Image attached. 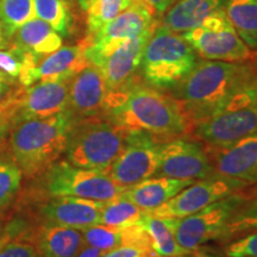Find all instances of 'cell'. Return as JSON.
<instances>
[{
    "instance_id": "cell-7",
    "label": "cell",
    "mask_w": 257,
    "mask_h": 257,
    "mask_svg": "<svg viewBox=\"0 0 257 257\" xmlns=\"http://www.w3.org/2000/svg\"><path fill=\"white\" fill-rule=\"evenodd\" d=\"M41 192L48 198L79 197L107 202L120 197L127 187L117 185L107 173L80 168L61 161L40 175Z\"/></svg>"
},
{
    "instance_id": "cell-14",
    "label": "cell",
    "mask_w": 257,
    "mask_h": 257,
    "mask_svg": "<svg viewBox=\"0 0 257 257\" xmlns=\"http://www.w3.org/2000/svg\"><path fill=\"white\" fill-rule=\"evenodd\" d=\"M157 174L182 180H204L216 173L208 150L201 144L173 138L161 146Z\"/></svg>"
},
{
    "instance_id": "cell-27",
    "label": "cell",
    "mask_w": 257,
    "mask_h": 257,
    "mask_svg": "<svg viewBox=\"0 0 257 257\" xmlns=\"http://www.w3.org/2000/svg\"><path fill=\"white\" fill-rule=\"evenodd\" d=\"M34 17V0H0V27L6 40Z\"/></svg>"
},
{
    "instance_id": "cell-24",
    "label": "cell",
    "mask_w": 257,
    "mask_h": 257,
    "mask_svg": "<svg viewBox=\"0 0 257 257\" xmlns=\"http://www.w3.org/2000/svg\"><path fill=\"white\" fill-rule=\"evenodd\" d=\"M175 220L176 218H161L144 213L140 221L149 234L154 251L159 257H179L187 253L176 242Z\"/></svg>"
},
{
    "instance_id": "cell-44",
    "label": "cell",
    "mask_w": 257,
    "mask_h": 257,
    "mask_svg": "<svg viewBox=\"0 0 257 257\" xmlns=\"http://www.w3.org/2000/svg\"><path fill=\"white\" fill-rule=\"evenodd\" d=\"M4 35H3V31H2V27H0V48H3L5 46V42H4Z\"/></svg>"
},
{
    "instance_id": "cell-18",
    "label": "cell",
    "mask_w": 257,
    "mask_h": 257,
    "mask_svg": "<svg viewBox=\"0 0 257 257\" xmlns=\"http://www.w3.org/2000/svg\"><path fill=\"white\" fill-rule=\"evenodd\" d=\"M207 150L216 175L257 184V131L230 146Z\"/></svg>"
},
{
    "instance_id": "cell-2",
    "label": "cell",
    "mask_w": 257,
    "mask_h": 257,
    "mask_svg": "<svg viewBox=\"0 0 257 257\" xmlns=\"http://www.w3.org/2000/svg\"><path fill=\"white\" fill-rule=\"evenodd\" d=\"M246 83L245 63L200 61L172 87V96L192 126L206 119L230 100Z\"/></svg>"
},
{
    "instance_id": "cell-25",
    "label": "cell",
    "mask_w": 257,
    "mask_h": 257,
    "mask_svg": "<svg viewBox=\"0 0 257 257\" xmlns=\"http://www.w3.org/2000/svg\"><path fill=\"white\" fill-rule=\"evenodd\" d=\"M224 10L240 40L257 49V0H226Z\"/></svg>"
},
{
    "instance_id": "cell-30",
    "label": "cell",
    "mask_w": 257,
    "mask_h": 257,
    "mask_svg": "<svg viewBox=\"0 0 257 257\" xmlns=\"http://www.w3.org/2000/svg\"><path fill=\"white\" fill-rule=\"evenodd\" d=\"M23 173L11 156H0V210L4 211L17 197Z\"/></svg>"
},
{
    "instance_id": "cell-38",
    "label": "cell",
    "mask_w": 257,
    "mask_h": 257,
    "mask_svg": "<svg viewBox=\"0 0 257 257\" xmlns=\"http://www.w3.org/2000/svg\"><path fill=\"white\" fill-rule=\"evenodd\" d=\"M246 67V83L245 86L252 91L257 93V55L251 57L248 63H245Z\"/></svg>"
},
{
    "instance_id": "cell-11",
    "label": "cell",
    "mask_w": 257,
    "mask_h": 257,
    "mask_svg": "<svg viewBox=\"0 0 257 257\" xmlns=\"http://www.w3.org/2000/svg\"><path fill=\"white\" fill-rule=\"evenodd\" d=\"M152 134L130 130L107 174L117 185L130 187L157 174L162 142Z\"/></svg>"
},
{
    "instance_id": "cell-42",
    "label": "cell",
    "mask_w": 257,
    "mask_h": 257,
    "mask_svg": "<svg viewBox=\"0 0 257 257\" xmlns=\"http://www.w3.org/2000/svg\"><path fill=\"white\" fill-rule=\"evenodd\" d=\"M179 257H218V256L213 255V253L202 252V251H195V250H193V251L187 252V253H184V255H181V256H179Z\"/></svg>"
},
{
    "instance_id": "cell-5",
    "label": "cell",
    "mask_w": 257,
    "mask_h": 257,
    "mask_svg": "<svg viewBox=\"0 0 257 257\" xmlns=\"http://www.w3.org/2000/svg\"><path fill=\"white\" fill-rule=\"evenodd\" d=\"M197 64V53L178 32L156 27L144 48L141 70L152 87L172 88Z\"/></svg>"
},
{
    "instance_id": "cell-4",
    "label": "cell",
    "mask_w": 257,
    "mask_h": 257,
    "mask_svg": "<svg viewBox=\"0 0 257 257\" xmlns=\"http://www.w3.org/2000/svg\"><path fill=\"white\" fill-rule=\"evenodd\" d=\"M127 130L104 117L74 120L64 149L66 161L80 168L107 173L124 147Z\"/></svg>"
},
{
    "instance_id": "cell-43",
    "label": "cell",
    "mask_w": 257,
    "mask_h": 257,
    "mask_svg": "<svg viewBox=\"0 0 257 257\" xmlns=\"http://www.w3.org/2000/svg\"><path fill=\"white\" fill-rule=\"evenodd\" d=\"M78 2H79L80 6H81L83 10H86V8H87V5H88V3H89V0H78Z\"/></svg>"
},
{
    "instance_id": "cell-16",
    "label": "cell",
    "mask_w": 257,
    "mask_h": 257,
    "mask_svg": "<svg viewBox=\"0 0 257 257\" xmlns=\"http://www.w3.org/2000/svg\"><path fill=\"white\" fill-rule=\"evenodd\" d=\"M154 30L155 27L123 42L92 63L100 69L110 92L118 91L135 81V74L141 67L144 48Z\"/></svg>"
},
{
    "instance_id": "cell-35",
    "label": "cell",
    "mask_w": 257,
    "mask_h": 257,
    "mask_svg": "<svg viewBox=\"0 0 257 257\" xmlns=\"http://www.w3.org/2000/svg\"><path fill=\"white\" fill-rule=\"evenodd\" d=\"M229 257H257V232L239 238L226 248Z\"/></svg>"
},
{
    "instance_id": "cell-10",
    "label": "cell",
    "mask_w": 257,
    "mask_h": 257,
    "mask_svg": "<svg viewBox=\"0 0 257 257\" xmlns=\"http://www.w3.org/2000/svg\"><path fill=\"white\" fill-rule=\"evenodd\" d=\"M69 80H49L22 86L3 101L11 115L12 125L66 112L68 110Z\"/></svg>"
},
{
    "instance_id": "cell-15",
    "label": "cell",
    "mask_w": 257,
    "mask_h": 257,
    "mask_svg": "<svg viewBox=\"0 0 257 257\" xmlns=\"http://www.w3.org/2000/svg\"><path fill=\"white\" fill-rule=\"evenodd\" d=\"M108 89L100 69L88 63L69 80L68 111L74 120L102 115Z\"/></svg>"
},
{
    "instance_id": "cell-47",
    "label": "cell",
    "mask_w": 257,
    "mask_h": 257,
    "mask_svg": "<svg viewBox=\"0 0 257 257\" xmlns=\"http://www.w3.org/2000/svg\"><path fill=\"white\" fill-rule=\"evenodd\" d=\"M68 2H72V0H68Z\"/></svg>"
},
{
    "instance_id": "cell-13",
    "label": "cell",
    "mask_w": 257,
    "mask_h": 257,
    "mask_svg": "<svg viewBox=\"0 0 257 257\" xmlns=\"http://www.w3.org/2000/svg\"><path fill=\"white\" fill-rule=\"evenodd\" d=\"M248 184L232 178L213 175L208 179L194 181L161 206L148 212L154 217L185 218L202 210L212 202L239 192Z\"/></svg>"
},
{
    "instance_id": "cell-36",
    "label": "cell",
    "mask_w": 257,
    "mask_h": 257,
    "mask_svg": "<svg viewBox=\"0 0 257 257\" xmlns=\"http://www.w3.org/2000/svg\"><path fill=\"white\" fill-rule=\"evenodd\" d=\"M105 257H159L152 245L142 244H121L111 251L106 252Z\"/></svg>"
},
{
    "instance_id": "cell-41",
    "label": "cell",
    "mask_w": 257,
    "mask_h": 257,
    "mask_svg": "<svg viewBox=\"0 0 257 257\" xmlns=\"http://www.w3.org/2000/svg\"><path fill=\"white\" fill-rule=\"evenodd\" d=\"M9 83H10V78L5 73H3L2 70H0V99L6 94V92H8Z\"/></svg>"
},
{
    "instance_id": "cell-21",
    "label": "cell",
    "mask_w": 257,
    "mask_h": 257,
    "mask_svg": "<svg viewBox=\"0 0 257 257\" xmlns=\"http://www.w3.org/2000/svg\"><path fill=\"white\" fill-rule=\"evenodd\" d=\"M42 257H75L85 246L82 231L42 224L30 237Z\"/></svg>"
},
{
    "instance_id": "cell-9",
    "label": "cell",
    "mask_w": 257,
    "mask_h": 257,
    "mask_svg": "<svg viewBox=\"0 0 257 257\" xmlns=\"http://www.w3.org/2000/svg\"><path fill=\"white\" fill-rule=\"evenodd\" d=\"M246 198L238 192L212 202L202 210L185 218H176L174 233L176 242L186 252L198 250L202 244L223 236L230 217Z\"/></svg>"
},
{
    "instance_id": "cell-12",
    "label": "cell",
    "mask_w": 257,
    "mask_h": 257,
    "mask_svg": "<svg viewBox=\"0 0 257 257\" xmlns=\"http://www.w3.org/2000/svg\"><path fill=\"white\" fill-rule=\"evenodd\" d=\"M154 27L153 10L142 0H133L128 8L85 42L86 59L89 63H94L123 42Z\"/></svg>"
},
{
    "instance_id": "cell-34",
    "label": "cell",
    "mask_w": 257,
    "mask_h": 257,
    "mask_svg": "<svg viewBox=\"0 0 257 257\" xmlns=\"http://www.w3.org/2000/svg\"><path fill=\"white\" fill-rule=\"evenodd\" d=\"M0 257H42V255L30 240L17 238L10 239L0 248Z\"/></svg>"
},
{
    "instance_id": "cell-31",
    "label": "cell",
    "mask_w": 257,
    "mask_h": 257,
    "mask_svg": "<svg viewBox=\"0 0 257 257\" xmlns=\"http://www.w3.org/2000/svg\"><path fill=\"white\" fill-rule=\"evenodd\" d=\"M85 245L93 246L108 252L123 243V227L111 226L105 224H95L81 230Z\"/></svg>"
},
{
    "instance_id": "cell-28",
    "label": "cell",
    "mask_w": 257,
    "mask_h": 257,
    "mask_svg": "<svg viewBox=\"0 0 257 257\" xmlns=\"http://www.w3.org/2000/svg\"><path fill=\"white\" fill-rule=\"evenodd\" d=\"M143 214L144 212L140 207L120 195L113 200L105 202L101 211L100 224L120 227L128 226L140 224Z\"/></svg>"
},
{
    "instance_id": "cell-37",
    "label": "cell",
    "mask_w": 257,
    "mask_h": 257,
    "mask_svg": "<svg viewBox=\"0 0 257 257\" xmlns=\"http://www.w3.org/2000/svg\"><path fill=\"white\" fill-rule=\"evenodd\" d=\"M12 125L11 115H10L9 111L6 110V107L3 102H0V143L4 142L6 135L10 134Z\"/></svg>"
},
{
    "instance_id": "cell-19",
    "label": "cell",
    "mask_w": 257,
    "mask_h": 257,
    "mask_svg": "<svg viewBox=\"0 0 257 257\" xmlns=\"http://www.w3.org/2000/svg\"><path fill=\"white\" fill-rule=\"evenodd\" d=\"M85 43L78 46L61 47L42 57L31 68L22 70L19 82L22 86H31L38 81L69 80L89 62L85 56Z\"/></svg>"
},
{
    "instance_id": "cell-40",
    "label": "cell",
    "mask_w": 257,
    "mask_h": 257,
    "mask_svg": "<svg viewBox=\"0 0 257 257\" xmlns=\"http://www.w3.org/2000/svg\"><path fill=\"white\" fill-rule=\"evenodd\" d=\"M105 255L106 252L102 251V250L93 248V246L89 245H85L75 257H105Z\"/></svg>"
},
{
    "instance_id": "cell-29",
    "label": "cell",
    "mask_w": 257,
    "mask_h": 257,
    "mask_svg": "<svg viewBox=\"0 0 257 257\" xmlns=\"http://www.w3.org/2000/svg\"><path fill=\"white\" fill-rule=\"evenodd\" d=\"M133 0H89L87 8V28L89 38L121 14Z\"/></svg>"
},
{
    "instance_id": "cell-46",
    "label": "cell",
    "mask_w": 257,
    "mask_h": 257,
    "mask_svg": "<svg viewBox=\"0 0 257 257\" xmlns=\"http://www.w3.org/2000/svg\"><path fill=\"white\" fill-rule=\"evenodd\" d=\"M3 245H4V244H0V248H2V246H3Z\"/></svg>"
},
{
    "instance_id": "cell-20",
    "label": "cell",
    "mask_w": 257,
    "mask_h": 257,
    "mask_svg": "<svg viewBox=\"0 0 257 257\" xmlns=\"http://www.w3.org/2000/svg\"><path fill=\"white\" fill-rule=\"evenodd\" d=\"M193 182L194 180L174 179L168 176L149 178L127 187L121 195L134 202L144 213H148L165 204Z\"/></svg>"
},
{
    "instance_id": "cell-1",
    "label": "cell",
    "mask_w": 257,
    "mask_h": 257,
    "mask_svg": "<svg viewBox=\"0 0 257 257\" xmlns=\"http://www.w3.org/2000/svg\"><path fill=\"white\" fill-rule=\"evenodd\" d=\"M104 117L125 130L172 140L191 133V121L172 95L136 81L108 93Z\"/></svg>"
},
{
    "instance_id": "cell-26",
    "label": "cell",
    "mask_w": 257,
    "mask_h": 257,
    "mask_svg": "<svg viewBox=\"0 0 257 257\" xmlns=\"http://www.w3.org/2000/svg\"><path fill=\"white\" fill-rule=\"evenodd\" d=\"M35 17L50 25L62 37L69 36L73 17L66 0H34Z\"/></svg>"
},
{
    "instance_id": "cell-22",
    "label": "cell",
    "mask_w": 257,
    "mask_h": 257,
    "mask_svg": "<svg viewBox=\"0 0 257 257\" xmlns=\"http://www.w3.org/2000/svg\"><path fill=\"white\" fill-rule=\"evenodd\" d=\"M12 38L15 49L38 61L62 47V36L36 17L22 25Z\"/></svg>"
},
{
    "instance_id": "cell-48",
    "label": "cell",
    "mask_w": 257,
    "mask_h": 257,
    "mask_svg": "<svg viewBox=\"0 0 257 257\" xmlns=\"http://www.w3.org/2000/svg\"><path fill=\"white\" fill-rule=\"evenodd\" d=\"M2 211H3V210H0V212H2Z\"/></svg>"
},
{
    "instance_id": "cell-17",
    "label": "cell",
    "mask_w": 257,
    "mask_h": 257,
    "mask_svg": "<svg viewBox=\"0 0 257 257\" xmlns=\"http://www.w3.org/2000/svg\"><path fill=\"white\" fill-rule=\"evenodd\" d=\"M105 202L79 197L48 198L40 205L37 214L42 224L85 230L100 224Z\"/></svg>"
},
{
    "instance_id": "cell-45",
    "label": "cell",
    "mask_w": 257,
    "mask_h": 257,
    "mask_svg": "<svg viewBox=\"0 0 257 257\" xmlns=\"http://www.w3.org/2000/svg\"><path fill=\"white\" fill-rule=\"evenodd\" d=\"M10 238L6 234H3V236H0V244H5L6 242H9Z\"/></svg>"
},
{
    "instance_id": "cell-33",
    "label": "cell",
    "mask_w": 257,
    "mask_h": 257,
    "mask_svg": "<svg viewBox=\"0 0 257 257\" xmlns=\"http://www.w3.org/2000/svg\"><path fill=\"white\" fill-rule=\"evenodd\" d=\"M25 54L15 49L0 50V70L5 73L10 79H18L23 70Z\"/></svg>"
},
{
    "instance_id": "cell-23",
    "label": "cell",
    "mask_w": 257,
    "mask_h": 257,
    "mask_svg": "<svg viewBox=\"0 0 257 257\" xmlns=\"http://www.w3.org/2000/svg\"><path fill=\"white\" fill-rule=\"evenodd\" d=\"M226 0H175L165 12L163 25L173 32L184 34L198 28L205 19L224 10Z\"/></svg>"
},
{
    "instance_id": "cell-6",
    "label": "cell",
    "mask_w": 257,
    "mask_h": 257,
    "mask_svg": "<svg viewBox=\"0 0 257 257\" xmlns=\"http://www.w3.org/2000/svg\"><path fill=\"white\" fill-rule=\"evenodd\" d=\"M257 131V93L246 86L219 111L194 125V135L208 148L230 146Z\"/></svg>"
},
{
    "instance_id": "cell-32",
    "label": "cell",
    "mask_w": 257,
    "mask_h": 257,
    "mask_svg": "<svg viewBox=\"0 0 257 257\" xmlns=\"http://www.w3.org/2000/svg\"><path fill=\"white\" fill-rule=\"evenodd\" d=\"M253 230H257V199H246L230 217L221 238H230L234 234Z\"/></svg>"
},
{
    "instance_id": "cell-39",
    "label": "cell",
    "mask_w": 257,
    "mask_h": 257,
    "mask_svg": "<svg viewBox=\"0 0 257 257\" xmlns=\"http://www.w3.org/2000/svg\"><path fill=\"white\" fill-rule=\"evenodd\" d=\"M142 2L146 3L157 15H163L175 0H142Z\"/></svg>"
},
{
    "instance_id": "cell-8",
    "label": "cell",
    "mask_w": 257,
    "mask_h": 257,
    "mask_svg": "<svg viewBox=\"0 0 257 257\" xmlns=\"http://www.w3.org/2000/svg\"><path fill=\"white\" fill-rule=\"evenodd\" d=\"M181 35L193 50L206 60L238 63L253 56L234 30L225 10L217 11L198 28Z\"/></svg>"
},
{
    "instance_id": "cell-3",
    "label": "cell",
    "mask_w": 257,
    "mask_h": 257,
    "mask_svg": "<svg viewBox=\"0 0 257 257\" xmlns=\"http://www.w3.org/2000/svg\"><path fill=\"white\" fill-rule=\"evenodd\" d=\"M68 111L42 119H29L10 131V156L27 179L44 173L64 153L73 124Z\"/></svg>"
}]
</instances>
